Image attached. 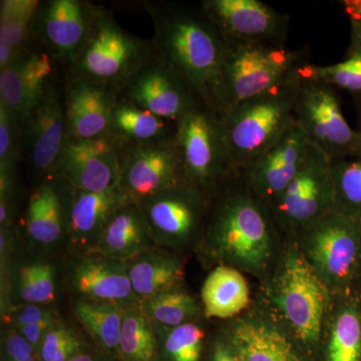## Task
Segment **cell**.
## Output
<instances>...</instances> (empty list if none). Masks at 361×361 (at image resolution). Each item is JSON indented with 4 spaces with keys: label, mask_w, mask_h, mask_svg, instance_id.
Segmentation results:
<instances>
[{
    "label": "cell",
    "mask_w": 361,
    "mask_h": 361,
    "mask_svg": "<svg viewBox=\"0 0 361 361\" xmlns=\"http://www.w3.org/2000/svg\"><path fill=\"white\" fill-rule=\"evenodd\" d=\"M360 278H361V240H360V265H358L357 279H360Z\"/></svg>",
    "instance_id": "cell-48"
},
{
    "label": "cell",
    "mask_w": 361,
    "mask_h": 361,
    "mask_svg": "<svg viewBox=\"0 0 361 361\" xmlns=\"http://www.w3.org/2000/svg\"><path fill=\"white\" fill-rule=\"evenodd\" d=\"M153 52L152 40L130 35L111 11L97 6L89 35L66 68V78H87L120 92Z\"/></svg>",
    "instance_id": "cell-6"
},
{
    "label": "cell",
    "mask_w": 361,
    "mask_h": 361,
    "mask_svg": "<svg viewBox=\"0 0 361 361\" xmlns=\"http://www.w3.org/2000/svg\"><path fill=\"white\" fill-rule=\"evenodd\" d=\"M299 75L294 115L310 145L331 161L361 157V135L344 118L336 89L300 71Z\"/></svg>",
    "instance_id": "cell-8"
},
{
    "label": "cell",
    "mask_w": 361,
    "mask_h": 361,
    "mask_svg": "<svg viewBox=\"0 0 361 361\" xmlns=\"http://www.w3.org/2000/svg\"><path fill=\"white\" fill-rule=\"evenodd\" d=\"M220 326L244 361H305L300 344L256 298L248 310Z\"/></svg>",
    "instance_id": "cell-15"
},
{
    "label": "cell",
    "mask_w": 361,
    "mask_h": 361,
    "mask_svg": "<svg viewBox=\"0 0 361 361\" xmlns=\"http://www.w3.org/2000/svg\"><path fill=\"white\" fill-rule=\"evenodd\" d=\"M42 1L2 0L0 4V40L20 56L35 47V20Z\"/></svg>",
    "instance_id": "cell-35"
},
{
    "label": "cell",
    "mask_w": 361,
    "mask_h": 361,
    "mask_svg": "<svg viewBox=\"0 0 361 361\" xmlns=\"http://www.w3.org/2000/svg\"><path fill=\"white\" fill-rule=\"evenodd\" d=\"M126 265L140 302L161 292L184 286L186 258L160 246L126 261Z\"/></svg>",
    "instance_id": "cell-27"
},
{
    "label": "cell",
    "mask_w": 361,
    "mask_h": 361,
    "mask_svg": "<svg viewBox=\"0 0 361 361\" xmlns=\"http://www.w3.org/2000/svg\"><path fill=\"white\" fill-rule=\"evenodd\" d=\"M299 71L305 77L346 90L353 99L361 97V40L350 39L348 54L341 63L331 66L306 63Z\"/></svg>",
    "instance_id": "cell-36"
},
{
    "label": "cell",
    "mask_w": 361,
    "mask_h": 361,
    "mask_svg": "<svg viewBox=\"0 0 361 361\" xmlns=\"http://www.w3.org/2000/svg\"><path fill=\"white\" fill-rule=\"evenodd\" d=\"M157 337L153 323L140 304L126 306L123 312L118 361H157Z\"/></svg>",
    "instance_id": "cell-34"
},
{
    "label": "cell",
    "mask_w": 361,
    "mask_h": 361,
    "mask_svg": "<svg viewBox=\"0 0 361 361\" xmlns=\"http://www.w3.org/2000/svg\"><path fill=\"white\" fill-rule=\"evenodd\" d=\"M200 7L225 42L286 47L288 14L259 0H203Z\"/></svg>",
    "instance_id": "cell-14"
},
{
    "label": "cell",
    "mask_w": 361,
    "mask_h": 361,
    "mask_svg": "<svg viewBox=\"0 0 361 361\" xmlns=\"http://www.w3.org/2000/svg\"><path fill=\"white\" fill-rule=\"evenodd\" d=\"M343 6L350 18V39L361 40V0L343 1Z\"/></svg>",
    "instance_id": "cell-44"
},
{
    "label": "cell",
    "mask_w": 361,
    "mask_h": 361,
    "mask_svg": "<svg viewBox=\"0 0 361 361\" xmlns=\"http://www.w3.org/2000/svg\"><path fill=\"white\" fill-rule=\"evenodd\" d=\"M68 186L66 246L70 254L89 253L96 249L114 216L130 199L121 183L104 192Z\"/></svg>",
    "instance_id": "cell-21"
},
{
    "label": "cell",
    "mask_w": 361,
    "mask_h": 361,
    "mask_svg": "<svg viewBox=\"0 0 361 361\" xmlns=\"http://www.w3.org/2000/svg\"><path fill=\"white\" fill-rule=\"evenodd\" d=\"M63 269V284L73 299L123 306L141 303L123 261L97 252L70 254Z\"/></svg>",
    "instance_id": "cell-17"
},
{
    "label": "cell",
    "mask_w": 361,
    "mask_h": 361,
    "mask_svg": "<svg viewBox=\"0 0 361 361\" xmlns=\"http://www.w3.org/2000/svg\"><path fill=\"white\" fill-rule=\"evenodd\" d=\"M200 301L207 320L227 322L253 303L246 275L226 265L214 266L202 285Z\"/></svg>",
    "instance_id": "cell-28"
},
{
    "label": "cell",
    "mask_w": 361,
    "mask_h": 361,
    "mask_svg": "<svg viewBox=\"0 0 361 361\" xmlns=\"http://www.w3.org/2000/svg\"><path fill=\"white\" fill-rule=\"evenodd\" d=\"M61 319H63L61 316H59V317L49 318V319H45L42 320V322L33 323V324L26 325V326L21 327V329L16 330H18L21 336L25 337L26 341L30 342L37 351L40 342L44 339L45 334H47L49 330Z\"/></svg>",
    "instance_id": "cell-43"
},
{
    "label": "cell",
    "mask_w": 361,
    "mask_h": 361,
    "mask_svg": "<svg viewBox=\"0 0 361 361\" xmlns=\"http://www.w3.org/2000/svg\"><path fill=\"white\" fill-rule=\"evenodd\" d=\"M70 361H118L116 358L106 355L103 351L99 350L96 346L85 349V350L80 353V355L75 356L73 360Z\"/></svg>",
    "instance_id": "cell-45"
},
{
    "label": "cell",
    "mask_w": 361,
    "mask_h": 361,
    "mask_svg": "<svg viewBox=\"0 0 361 361\" xmlns=\"http://www.w3.org/2000/svg\"><path fill=\"white\" fill-rule=\"evenodd\" d=\"M334 211L361 220V157L331 161Z\"/></svg>",
    "instance_id": "cell-37"
},
{
    "label": "cell",
    "mask_w": 361,
    "mask_h": 361,
    "mask_svg": "<svg viewBox=\"0 0 361 361\" xmlns=\"http://www.w3.org/2000/svg\"><path fill=\"white\" fill-rule=\"evenodd\" d=\"M1 361H39L33 348L18 330L4 327L1 334Z\"/></svg>",
    "instance_id": "cell-41"
},
{
    "label": "cell",
    "mask_w": 361,
    "mask_h": 361,
    "mask_svg": "<svg viewBox=\"0 0 361 361\" xmlns=\"http://www.w3.org/2000/svg\"><path fill=\"white\" fill-rule=\"evenodd\" d=\"M96 7L82 0L42 1L35 20V42L66 70L87 39Z\"/></svg>",
    "instance_id": "cell-19"
},
{
    "label": "cell",
    "mask_w": 361,
    "mask_h": 361,
    "mask_svg": "<svg viewBox=\"0 0 361 361\" xmlns=\"http://www.w3.org/2000/svg\"><path fill=\"white\" fill-rule=\"evenodd\" d=\"M61 313L54 305H42V304H25L16 306L1 313V320L4 327L18 329L26 325L33 324L49 319L59 317Z\"/></svg>",
    "instance_id": "cell-40"
},
{
    "label": "cell",
    "mask_w": 361,
    "mask_h": 361,
    "mask_svg": "<svg viewBox=\"0 0 361 361\" xmlns=\"http://www.w3.org/2000/svg\"><path fill=\"white\" fill-rule=\"evenodd\" d=\"M318 348L324 361H361V310L353 289L334 294Z\"/></svg>",
    "instance_id": "cell-26"
},
{
    "label": "cell",
    "mask_w": 361,
    "mask_h": 361,
    "mask_svg": "<svg viewBox=\"0 0 361 361\" xmlns=\"http://www.w3.org/2000/svg\"><path fill=\"white\" fill-rule=\"evenodd\" d=\"M356 111H357V132L361 135V97L355 99Z\"/></svg>",
    "instance_id": "cell-47"
},
{
    "label": "cell",
    "mask_w": 361,
    "mask_h": 361,
    "mask_svg": "<svg viewBox=\"0 0 361 361\" xmlns=\"http://www.w3.org/2000/svg\"><path fill=\"white\" fill-rule=\"evenodd\" d=\"M157 246L141 207L129 200L114 216L92 252L126 262Z\"/></svg>",
    "instance_id": "cell-29"
},
{
    "label": "cell",
    "mask_w": 361,
    "mask_h": 361,
    "mask_svg": "<svg viewBox=\"0 0 361 361\" xmlns=\"http://www.w3.org/2000/svg\"><path fill=\"white\" fill-rule=\"evenodd\" d=\"M154 26V51L213 111L214 92L222 66L225 40L200 6L145 1Z\"/></svg>",
    "instance_id": "cell-2"
},
{
    "label": "cell",
    "mask_w": 361,
    "mask_h": 361,
    "mask_svg": "<svg viewBox=\"0 0 361 361\" xmlns=\"http://www.w3.org/2000/svg\"><path fill=\"white\" fill-rule=\"evenodd\" d=\"M140 306L149 322L169 329L205 318L200 299L185 286L145 299Z\"/></svg>",
    "instance_id": "cell-33"
},
{
    "label": "cell",
    "mask_w": 361,
    "mask_h": 361,
    "mask_svg": "<svg viewBox=\"0 0 361 361\" xmlns=\"http://www.w3.org/2000/svg\"><path fill=\"white\" fill-rule=\"evenodd\" d=\"M120 97L176 123L190 111L205 106L155 51L128 80Z\"/></svg>",
    "instance_id": "cell-16"
},
{
    "label": "cell",
    "mask_w": 361,
    "mask_h": 361,
    "mask_svg": "<svg viewBox=\"0 0 361 361\" xmlns=\"http://www.w3.org/2000/svg\"><path fill=\"white\" fill-rule=\"evenodd\" d=\"M176 141L187 183L209 196L236 171L219 118L206 106L190 111L177 123Z\"/></svg>",
    "instance_id": "cell-10"
},
{
    "label": "cell",
    "mask_w": 361,
    "mask_h": 361,
    "mask_svg": "<svg viewBox=\"0 0 361 361\" xmlns=\"http://www.w3.org/2000/svg\"><path fill=\"white\" fill-rule=\"evenodd\" d=\"M304 54L302 49L225 42L224 58L214 92V113L219 116L281 84L297 68L310 63Z\"/></svg>",
    "instance_id": "cell-5"
},
{
    "label": "cell",
    "mask_w": 361,
    "mask_h": 361,
    "mask_svg": "<svg viewBox=\"0 0 361 361\" xmlns=\"http://www.w3.org/2000/svg\"><path fill=\"white\" fill-rule=\"evenodd\" d=\"M285 238L267 203L236 170L212 195L203 239L196 254L204 265H226L259 283L274 267Z\"/></svg>",
    "instance_id": "cell-1"
},
{
    "label": "cell",
    "mask_w": 361,
    "mask_h": 361,
    "mask_svg": "<svg viewBox=\"0 0 361 361\" xmlns=\"http://www.w3.org/2000/svg\"><path fill=\"white\" fill-rule=\"evenodd\" d=\"M92 348L65 320L49 330L37 348L39 361H70L85 349Z\"/></svg>",
    "instance_id": "cell-38"
},
{
    "label": "cell",
    "mask_w": 361,
    "mask_h": 361,
    "mask_svg": "<svg viewBox=\"0 0 361 361\" xmlns=\"http://www.w3.org/2000/svg\"><path fill=\"white\" fill-rule=\"evenodd\" d=\"M21 133L23 126L0 104V166L20 163Z\"/></svg>",
    "instance_id": "cell-39"
},
{
    "label": "cell",
    "mask_w": 361,
    "mask_h": 361,
    "mask_svg": "<svg viewBox=\"0 0 361 361\" xmlns=\"http://www.w3.org/2000/svg\"><path fill=\"white\" fill-rule=\"evenodd\" d=\"M118 97V90L94 80L66 78L68 137L85 140L110 135Z\"/></svg>",
    "instance_id": "cell-24"
},
{
    "label": "cell",
    "mask_w": 361,
    "mask_h": 361,
    "mask_svg": "<svg viewBox=\"0 0 361 361\" xmlns=\"http://www.w3.org/2000/svg\"><path fill=\"white\" fill-rule=\"evenodd\" d=\"M130 142L114 135L66 139L54 177L87 192H104L121 183Z\"/></svg>",
    "instance_id": "cell-12"
},
{
    "label": "cell",
    "mask_w": 361,
    "mask_h": 361,
    "mask_svg": "<svg viewBox=\"0 0 361 361\" xmlns=\"http://www.w3.org/2000/svg\"><path fill=\"white\" fill-rule=\"evenodd\" d=\"M54 63L37 45L0 71V104L23 127L54 78Z\"/></svg>",
    "instance_id": "cell-22"
},
{
    "label": "cell",
    "mask_w": 361,
    "mask_h": 361,
    "mask_svg": "<svg viewBox=\"0 0 361 361\" xmlns=\"http://www.w3.org/2000/svg\"><path fill=\"white\" fill-rule=\"evenodd\" d=\"M0 275L1 313L25 304L54 305L58 295L59 269L37 251H18Z\"/></svg>",
    "instance_id": "cell-25"
},
{
    "label": "cell",
    "mask_w": 361,
    "mask_h": 361,
    "mask_svg": "<svg viewBox=\"0 0 361 361\" xmlns=\"http://www.w3.org/2000/svg\"><path fill=\"white\" fill-rule=\"evenodd\" d=\"M66 139L65 85L54 78L21 133V159L39 180L54 175Z\"/></svg>",
    "instance_id": "cell-13"
},
{
    "label": "cell",
    "mask_w": 361,
    "mask_h": 361,
    "mask_svg": "<svg viewBox=\"0 0 361 361\" xmlns=\"http://www.w3.org/2000/svg\"><path fill=\"white\" fill-rule=\"evenodd\" d=\"M299 82L297 68L281 84L218 116L234 169L248 168L296 125L294 108Z\"/></svg>",
    "instance_id": "cell-4"
},
{
    "label": "cell",
    "mask_w": 361,
    "mask_h": 361,
    "mask_svg": "<svg viewBox=\"0 0 361 361\" xmlns=\"http://www.w3.org/2000/svg\"><path fill=\"white\" fill-rule=\"evenodd\" d=\"M332 297L295 242L285 239L274 267L259 283L256 299L286 327L306 353L317 348Z\"/></svg>",
    "instance_id": "cell-3"
},
{
    "label": "cell",
    "mask_w": 361,
    "mask_h": 361,
    "mask_svg": "<svg viewBox=\"0 0 361 361\" xmlns=\"http://www.w3.org/2000/svg\"><path fill=\"white\" fill-rule=\"evenodd\" d=\"M207 319L169 327L154 324L157 337V361H201L208 338Z\"/></svg>",
    "instance_id": "cell-32"
},
{
    "label": "cell",
    "mask_w": 361,
    "mask_h": 361,
    "mask_svg": "<svg viewBox=\"0 0 361 361\" xmlns=\"http://www.w3.org/2000/svg\"><path fill=\"white\" fill-rule=\"evenodd\" d=\"M292 240L332 294L353 289L360 265L361 220L332 211Z\"/></svg>",
    "instance_id": "cell-7"
},
{
    "label": "cell",
    "mask_w": 361,
    "mask_h": 361,
    "mask_svg": "<svg viewBox=\"0 0 361 361\" xmlns=\"http://www.w3.org/2000/svg\"><path fill=\"white\" fill-rule=\"evenodd\" d=\"M111 134L133 145L172 141L177 135V123L164 120L118 97Z\"/></svg>",
    "instance_id": "cell-30"
},
{
    "label": "cell",
    "mask_w": 361,
    "mask_h": 361,
    "mask_svg": "<svg viewBox=\"0 0 361 361\" xmlns=\"http://www.w3.org/2000/svg\"><path fill=\"white\" fill-rule=\"evenodd\" d=\"M210 350V361H244L220 325L211 341Z\"/></svg>",
    "instance_id": "cell-42"
},
{
    "label": "cell",
    "mask_w": 361,
    "mask_h": 361,
    "mask_svg": "<svg viewBox=\"0 0 361 361\" xmlns=\"http://www.w3.org/2000/svg\"><path fill=\"white\" fill-rule=\"evenodd\" d=\"M209 205L210 196L187 182L139 204L157 244L183 256L198 250Z\"/></svg>",
    "instance_id": "cell-9"
},
{
    "label": "cell",
    "mask_w": 361,
    "mask_h": 361,
    "mask_svg": "<svg viewBox=\"0 0 361 361\" xmlns=\"http://www.w3.org/2000/svg\"><path fill=\"white\" fill-rule=\"evenodd\" d=\"M126 306L73 299L71 310L94 346L118 360Z\"/></svg>",
    "instance_id": "cell-31"
},
{
    "label": "cell",
    "mask_w": 361,
    "mask_h": 361,
    "mask_svg": "<svg viewBox=\"0 0 361 361\" xmlns=\"http://www.w3.org/2000/svg\"><path fill=\"white\" fill-rule=\"evenodd\" d=\"M187 182L176 137L172 141L133 145L123 163L121 186L134 203Z\"/></svg>",
    "instance_id": "cell-18"
},
{
    "label": "cell",
    "mask_w": 361,
    "mask_h": 361,
    "mask_svg": "<svg viewBox=\"0 0 361 361\" xmlns=\"http://www.w3.org/2000/svg\"><path fill=\"white\" fill-rule=\"evenodd\" d=\"M353 293H355L356 299H357V302L360 304L361 310V278L360 279L356 280L355 283L353 287Z\"/></svg>",
    "instance_id": "cell-46"
},
{
    "label": "cell",
    "mask_w": 361,
    "mask_h": 361,
    "mask_svg": "<svg viewBox=\"0 0 361 361\" xmlns=\"http://www.w3.org/2000/svg\"><path fill=\"white\" fill-rule=\"evenodd\" d=\"M68 184L58 177L39 180L28 197L23 217V240L44 254L66 245Z\"/></svg>",
    "instance_id": "cell-20"
},
{
    "label": "cell",
    "mask_w": 361,
    "mask_h": 361,
    "mask_svg": "<svg viewBox=\"0 0 361 361\" xmlns=\"http://www.w3.org/2000/svg\"><path fill=\"white\" fill-rule=\"evenodd\" d=\"M334 201L331 161L310 145L302 168L270 209L284 238L292 240L308 226L334 211Z\"/></svg>",
    "instance_id": "cell-11"
},
{
    "label": "cell",
    "mask_w": 361,
    "mask_h": 361,
    "mask_svg": "<svg viewBox=\"0 0 361 361\" xmlns=\"http://www.w3.org/2000/svg\"><path fill=\"white\" fill-rule=\"evenodd\" d=\"M310 149L307 135L296 123L272 149L242 170L252 191L272 205L302 168Z\"/></svg>",
    "instance_id": "cell-23"
}]
</instances>
